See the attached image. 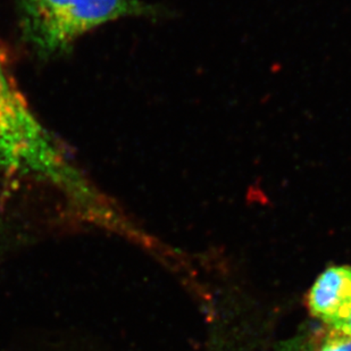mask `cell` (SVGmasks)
Here are the masks:
<instances>
[{"label":"cell","instance_id":"cell-3","mask_svg":"<svg viewBox=\"0 0 351 351\" xmlns=\"http://www.w3.org/2000/svg\"><path fill=\"white\" fill-rule=\"evenodd\" d=\"M311 314L326 328L351 335V267L332 266L314 282L308 293Z\"/></svg>","mask_w":351,"mask_h":351},{"label":"cell","instance_id":"cell-2","mask_svg":"<svg viewBox=\"0 0 351 351\" xmlns=\"http://www.w3.org/2000/svg\"><path fill=\"white\" fill-rule=\"evenodd\" d=\"M27 43L43 56L63 51L95 27L129 16H159L160 10L139 0H23Z\"/></svg>","mask_w":351,"mask_h":351},{"label":"cell","instance_id":"cell-4","mask_svg":"<svg viewBox=\"0 0 351 351\" xmlns=\"http://www.w3.org/2000/svg\"><path fill=\"white\" fill-rule=\"evenodd\" d=\"M276 351H351V335L322 324L308 326L282 341Z\"/></svg>","mask_w":351,"mask_h":351},{"label":"cell","instance_id":"cell-1","mask_svg":"<svg viewBox=\"0 0 351 351\" xmlns=\"http://www.w3.org/2000/svg\"><path fill=\"white\" fill-rule=\"evenodd\" d=\"M0 167L49 183L99 222L117 215L34 117L0 65Z\"/></svg>","mask_w":351,"mask_h":351},{"label":"cell","instance_id":"cell-5","mask_svg":"<svg viewBox=\"0 0 351 351\" xmlns=\"http://www.w3.org/2000/svg\"><path fill=\"white\" fill-rule=\"evenodd\" d=\"M214 351H237V348H232V347H216Z\"/></svg>","mask_w":351,"mask_h":351}]
</instances>
